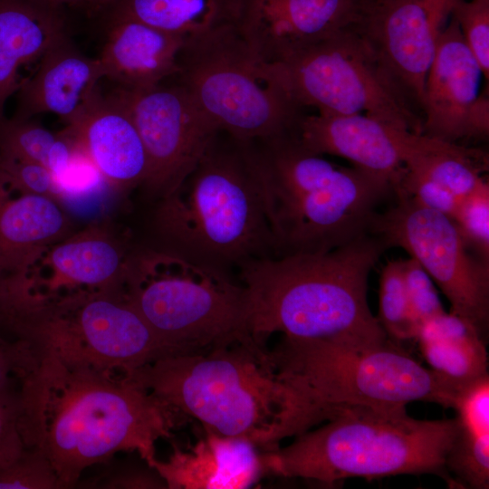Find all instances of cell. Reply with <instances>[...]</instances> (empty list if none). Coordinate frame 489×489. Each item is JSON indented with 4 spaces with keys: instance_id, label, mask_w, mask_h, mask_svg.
<instances>
[{
    "instance_id": "obj_11",
    "label": "cell",
    "mask_w": 489,
    "mask_h": 489,
    "mask_svg": "<svg viewBox=\"0 0 489 489\" xmlns=\"http://www.w3.org/2000/svg\"><path fill=\"white\" fill-rule=\"evenodd\" d=\"M392 184L357 168H344L328 184L265 206L276 256L326 252L369 232L377 206Z\"/></svg>"
},
{
    "instance_id": "obj_31",
    "label": "cell",
    "mask_w": 489,
    "mask_h": 489,
    "mask_svg": "<svg viewBox=\"0 0 489 489\" xmlns=\"http://www.w3.org/2000/svg\"><path fill=\"white\" fill-rule=\"evenodd\" d=\"M453 221L470 251L489 264V185L461 198Z\"/></svg>"
},
{
    "instance_id": "obj_19",
    "label": "cell",
    "mask_w": 489,
    "mask_h": 489,
    "mask_svg": "<svg viewBox=\"0 0 489 489\" xmlns=\"http://www.w3.org/2000/svg\"><path fill=\"white\" fill-rule=\"evenodd\" d=\"M34 73L17 91V119L53 113L68 124L74 121L98 93L105 79L98 58L83 54L62 35L41 57Z\"/></svg>"
},
{
    "instance_id": "obj_5",
    "label": "cell",
    "mask_w": 489,
    "mask_h": 489,
    "mask_svg": "<svg viewBox=\"0 0 489 489\" xmlns=\"http://www.w3.org/2000/svg\"><path fill=\"white\" fill-rule=\"evenodd\" d=\"M456 430L455 418L421 420L409 417L406 408H344L321 427L265 451L263 460L266 472L325 484L355 477L433 474L453 487L446 463Z\"/></svg>"
},
{
    "instance_id": "obj_1",
    "label": "cell",
    "mask_w": 489,
    "mask_h": 489,
    "mask_svg": "<svg viewBox=\"0 0 489 489\" xmlns=\"http://www.w3.org/2000/svg\"><path fill=\"white\" fill-rule=\"evenodd\" d=\"M22 388L27 440L44 453L61 488L121 451L137 452L150 466L156 442L180 420L125 377L57 351L23 377Z\"/></svg>"
},
{
    "instance_id": "obj_36",
    "label": "cell",
    "mask_w": 489,
    "mask_h": 489,
    "mask_svg": "<svg viewBox=\"0 0 489 489\" xmlns=\"http://www.w3.org/2000/svg\"><path fill=\"white\" fill-rule=\"evenodd\" d=\"M403 275L410 308L419 326L446 312L433 280L415 259L403 261Z\"/></svg>"
},
{
    "instance_id": "obj_24",
    "label": "cell",
    "mask_w": 489,
    "mask_h": 489,
    "mask_svg": "<svg viewBox=\"0 0 489 489\" xmlns=\"http://www.w3.org/2000/svg\"><path fill=\"white\" fill-rule=\"evenodd\" d=\"M39 0H0V121L19 90L20 71L39 61L65 33L62 18Z\"/></svg>"
},
{
    "instance_id": "obj_29",
    "label": "cell",
    "mask_w": 489,
    "mask_h": 489,
    "mask_svg": "<svg viewBox=\"0 0 489 489\" xmlns=\"http://www.w3.org/2000/svg\"><path fill=\"white\" fill-rule=\"evenodd\" d=\"M403 261L388 262L379 279L377 318L387 336L397 341L416 340L419 328L406 291Z\"/></svg>"
},
{
    "instance_id": "obj_16",
    "label": "cell",
    "mask_w": 489,
    "mask_h": 489,
    "mask_svg": "<svg viewBox=\"0 0 489 489\" xmlns=\"http://www.w3.org/2000/svg\"><path fill=\"white\" fill-rule=\"evenodd\" d=\"M362 0H244L239 29L254 53L274 63L352 28Z\"/></svg>"
},
{
    "instance_id": "obj_38",
    "label": "cell",
    "mask_w": 489,
    "mask_h": 489,
    "mask_svg": "<svg viewBox=\"0 0 489 489\" xmlns=\"http://www.w3.org/2000/svg\"><path fill=\"white\" fill-rule=\"evenodd\" d=\"M50 353L30 342L0 334V387L15 376L37 369Z\"/></svg>"
},
{
    "instance_id": "obj_27",
    "label": "cell",
    "mask_w": 489,
    "mask_h": 489,
    "mask_svg": "<svg viewBox=\"0 0 489 489\" xmlns=\"http://www.w3.org/2000/svg\"><path fill=\"white\" fill-rule=\"evenodd\" d=\"M129 17L183 39L239 26L244 0H113Z\"/></svg>"
},
{
    "instance_id": "obj_10",
    "label": "cell",
    "mask_w": 489,
    "mask_h": 489,
    "mask_svg": "<svg viewBox=\"0 0 489 489\" xmlns=\"http://www.w3.org/2000/svg\"><path fill=\"white\" fill-rule=\"evenodd\" d=\"M397 202L373 216L369 232L386 247L405 249L429 274L451 304L450 312L475 327L486 340L489 264L465 244L450 217L394 191Z\"/></svg>"
},
{
    "instance_id": "obj_20",
    "label": "cell",
    "mask_w": 489,
    "mask_h": 489,
    "mask_svg": "<svg viewBox=\"0 0 489 489\" xmlns=\"http://www.w3.org/2000/svg\"><path fill=\"white\" fill-rule=\"evenodd\" d=\"M186 448L174 447L166 461L150 465L167 488L240 489L255 484L266 472L263 454L252 442L206 430Z\"/></svg>"
},
{
    "instance_id": "obj_9",
    "label": "cell",
    "mask_w": 489,
    "mask_h": 489,
    "mask_svg": "<svg viewBox=\"0 0 489 489\" xmlns=\"http://www.w3.org/2000/svg\"><path fill=\"white\" fill-rule=\"evenodd\" d=\"M267 66L302 109L311 107L325 114H366L422 133V119L353 27Z\"/></svg>"
},
{
    "instance_id": "obj_32",
    "label": "cell",
    "mask_w": 489,
    "mask_h": 489,
    "mask_svg": "<svg viewBox=\"0 0 489 489\" xmlns=\"http://www.w3.org/2000/svg\"><path fill=\"white\" fill-rule=\"evenodd\" d=\"M0 489H61L57 475L41 448L26 446L0 467Z\"/></svg>"
},
{
    "instance_id": "obj_39",
    "label": "cell",
    "mask_w": 489,
    "mask_h": 489,
    "mask_svg": "<svg viewBox=\"0 0 489 489\" xmlns=\"http://www.w3.org/2000/svg\"><path fill=\"white\" fill-rule=\"evenodd\" d=\"M52 5L59 4V3H77V2H91V3H98V0H44Z\"/></svg>"
},
{
    "instance_id": "obj_34",
    "label": "cell",
    "mask_w": 489,
    "mask_h": 489,
    "mask_svg": "<svg viewBox=\"0 0 489 489\" xmlns=\"http://www.w3.org/2000/svg\"><path fill=\"white\" fill-rule=\"evenodd\" d=\"M24 400L20 376L0 387V467L27 446L21 433Z\"/></svg>"
},
{
    "instance_id": "obj_8",
    "label": "cell",
    "mask_w": 489,
    "mask_h": 489,
    "mask_svg": "<svg viewBox=\"0 0 489 489\" xmlns=\"http://www.w3.org/2000/svg\"><path fill=\"white\" fill-rule=\"evenodd\" d=\"M172 78L220 130L243 141L291 131L303 114L251 50L239 26L186 39Z\"/></svg>"
},
{
    "instance_id": "obj_21",
    "label": "cell",
    "mask_w": 489,
    "mask_h": 489,
    "mask_svg": "<svg viewBox=\"0 0 489 489\" xmlns=\"http://www.w3.org/2000/svg\"><path fill=\"white\" fill-rule=\"evenodd\" d=\"M185 39L140 21L113 15L98 59L105 79L127 91L156 86L178 72Z\"/></svg>"
},
{
    "instance_id": "obj_33",
    "label": "cell",
    "mask_w": 489,
    "mask_h": 489,
    "mask_svg": "<svg viewBox=\"0 0 489 489\" xmlns=\"http://www.w3.org/2000/svg\"><path fill=\"white\" fill-rule=\"evenodd\" d=\"M450 16L477 61L483 76L489 78V0H455Z\"/></svg>"
},
{
    "instance_id": "obj_40",
    "label": "cell",
    "mask_w": 489,
    "mask_h": 489,
    "mask_svg": "<svg viewBox=\"0 0 489 489\" xmlns=\"http://www.w3.org/2000/svg\"><path fill=\"white\" fill-rule=\"evenodd\" d=\"M2 320H1V305H0V334L4 336L3 332H2Z\"/></svg>"
},
{
    "instance_id": "obj_7",
    "label": "cell",
    "mask_w": 489,
    "mask_h": 489,
    "mask_svg": "<svg viewBox=\"0 0 489 489\" xmlns=\"http://www.w3.org/2000/svg\"><path fill=\"white\" fill-rule=\"evenodd\" d=\"M127 298L176 355L254 340L244 286L176 253L134 256Z\"/></svg>"
},
{
    "instance_id": "obj_13",
    "label": "cell",
    "mask_w": 489,
    "mask_h": 489,
    "mask_svg": "<svg viewBox=\"0 0 489 489\" xmlns=\"http://www.w3.org/2000/svg\"><path fill=\"white\" fill-rule=\"evenodd\" d=\"M120 90L147 156L142 187L160 198L190 173L219 129L173 78L147 89Z\"/></svg>"
},
{
    "instance_id": "obj_30",
    "label": "cell",
    "mask_w": 489,
    "mask_h": 489,
    "mask_svg": "<svg viewBox=\"0 0 489 489\" xmlns=\"http://www.w3.org/2000/svg\"><path fill=\"white\" fill-rule=\"evenodd\" d=\"M56 137L31 119L5 118L0 121V155L44 166Z\"/></svg>"
},
{
    "instance_id": "obj_15",
    "label": "cell",
    "mask_w": 489,
    "mask_h": 489,
    "mask_svg": "<svg viewBox=\"0 0 489 489\" xmlns=\"http://www.w3.org/2000/svg\"><path fill=\"white\" fill-rule=\"evenodd\" d=\"M481 75L477 61L451 17L425 81L422 134L455 143L487 136L489 100L479 93Z\"/></svg>"
},
{
    "instance_id": "obj_25",
    "label": "cell",
    "mask_w": 489,
    "mask_h": 489,
    "mask_svg": "<svg viewBox=\"0 0 489 489\" xmlns=\"http://www.w3.org/2000/svg\"><path fill=\"white\" fill-rule=\"evenodd\" d=\"M416 340L429 369L461 388L488 374L485 340L456 314L445 312L422 322Z\"/></svg>"
},
{
    "instance_id": "obj_4",
    "label": "cell",
    "mask_w": 489,
    "mask_h": 489,
    "mask_svg": "<svg viewBox=\"0 0 489 489\" xmlns=\"http://www.w3.org/2000/svg\"><path fill=\"white\" fill-rule=\"evenodd\" d=\"M155 225L167 251L225 272L276 256L251 141L217 130L190 173L160 197Z\"/></svg>"
},
{
    "instance_id": "obj_18",
    "label": "cell",
    "mask_w": 489,
    "mask_h": 489,
    "mask_svg": "<svg viewBox=\"0 0 489 489\" xmlns=\"http://www.w3.org/2000/svg\"><path fill=\"white\" fill-rule=\"evenodd\" d=\"M90 158L104 182L117 189L142 186L145 149L120 89L100 91L65 129Z\"/></svg>"
},
{
    "instance_id": "obj_3",
    "label": "cell",
    "mask_w": 489,
    "mask_h": 489,
    "mask_svg": "<svg viewBox=\"0 0 489 489\" xmlns=\"http://www.w3.org/2000/svg\"><path fill=\"white\" fill-rule=\"evenodd\" d=\"M387 247L366 233L334 249L265 257L239 265L260 344L281 332L295 340L372 345L388 336L368 302L369 273Z\"/></svg>"
},
{
    "instance_id": "obj_12",
    "label": "cell",
    "mask_w": 489,
    "mask_h": 489,
    "mask_svg": "<svg viewBox=\"0 0 489 489\" xmlns=\"http://www.w3.org/2000/svg\"><path fill=\"white\" fill-rule=\"evenodd\" d=\"M60 355L120 374L175 356L127 296L79 290L58 298Z\"/></svg>"
},
{
    "instance_id": "obj_26",
    "label": "cell",
    "mask_w": 489,
    "mask_h": 489,
    "mask_svg": "<svg viewBox=\"0 0 489 489\" xmlns=\"http://www.w3.org/2000/svg\"><path fill=\"white\" fill-rule=\"evenodd\" d=\"M456 434L446 456V469L456 487H489V375L466 385L457 394Z\"/></svg>"
},
{
    "instance_id": "obj_37",
    "label": "cell",
    "mask_w": 489,
    "mask_h": 489,
    "mask_svg": "<svg viewBox=\"0 0 489 489\" xmlns=\"http://www.w3.org/2000/svg\"><path fill=\"white\" fill-rule=\"evenodd\" d=\"M393 191H401L420 205L451 219L454 218L460 202V198L445 187L406 168Z\"/></svg>"
},
{
    "instance_id": "obj_6",
    "label": "cell",
    "mask_w": 489,
    "mask_h": 489,
    "mask_svg": "<svg viewBox=\"0 0 489 489\" xmlns=\"http://www.w3.org/2000/svg\"><path fill=\"white\" fill-rule=\"evenodd\" d=\"M268 352L281 379L331 417L344 408L394 410L414 401L453 408L462 388L389 340L355 345L283 337Z\"/></svg>"
},
{
    "instance_id": "obj_35",
    "label": "cell",
    "mask_w": 489,
    "mask_h": 489,
    "mask_svg": "<svg viewBox=\"0 0 489 489\" xmlns=\"http://www.w3.org/2000/svg\"><path fill=\"white\" fill-rule=\"evenodd\" d=\"M0 180L12 192L58 199L51 172L42 164L0 155Z\"/></svg>"
},
{
    "instance_id": "obj_42",
    "label": "cell",
    "mask_w": 489,
    "mask_h": 489,
    "mask_svg": "<svg viewBox=\"0 0 489 489\" xmlns=\"http://www.w3.org/2000/svg\"><path fill=\"white\" fill-rule=\"evenodd\" d=\"M60 317V316H59ZM61 320V319H60ZM61 331H62V322H61ZM61 340H62V332H61ZM61 347V346H60ZM60 350V349H59ZM59 352V351H58Z\"/></svg>"
},
{
    "instance_id": "obj_17",
    "label": "cell",
    "mask_w": 489,
    "mask_h": 489,
    "mask_svg": "<svg viewBox=\"0 0 489 489\" xmlns=\"http://www.w3.org/2000/svg\"><path fill=\"white\" fill-rule=\"evenodd\" d=\"M408 130L366 114H302L293 133L306 149L348 159L354 168L389 181L393 188L404 169Z\"/></svg>"
},
{
    "instance_id": "obj_22",
    "label": "cell",
    "mask_w": 489,
    "mask_h": 489,
    "mask_svg": "<svg viewBox=\"0 0 489 489\" xmlns=\"http://www.w3.org/2000/svg\"><path fill=\"white\" fill-rule=\"evenodd\" d=\"M132 259L107 230L90 227L48 250L44 283L51 292L69 287L127 296Z\"/></svg>"
},
{
    "instance_id": "obj_28",
    "label": "cell",
    "mask_w": 489,
    "mask_h": 489,
    "mask_svg": "<svg viewBox=\"0 0 489 489\" xmlns=\"http://www.w3.org/2000/svg\"><path fill=\"white\" fill-rule=\"evenodd\" d=\"M404 165L450 190L460 199L488 185L482 176L488 157L455 142L407 131L404 139Z\"/></svg>"
},
{
    "instance_id": "obj_2",
    "label": "cell",
    "mask_w": 489,
    "mask_h": 489,
    "mask_svg": "<svg viewBox=\"0 0 489 489\" xmlns=\"http://www.w3.org/2000/svg\"><path fill=\"white\" fill-rule=\"evenodd\" d=\"M120 375L206 431L265 451L331 418L281 379L255 340L162 358Z\"/></svg>"
},
{
    "instance_id": "obj_41",
    "label": "cell",
    "mask_w": 489,
    "mask_h": 489,
    "mask_svg": "<svg viewBox=\"0 0 489 489\" xmlns=\"http://www.w3.org/2000/svg\"><path fill=\"white\" fill-rule=\"evenodd\" d=\"M113 0H98L99 4L100 3H109V2H112Z\"/></svg>"
},
{
    "instance_id": "obj_14",
    "label": "cell",
    "mask_w": 489,
    "mask_h": 489,
    "mask_svg": "<svg viewBox=\"0 0 489 489\" xmlns=\"http://www.w3.org/2000/svg\"><path fill=\"white\" fill-rule=\"evenodd\" d=\"M454 1L362 0L353 26L420 110L427 73Z\"/></svg>"
},
{
    "instance_id": "obj_23",
    "label": "cell",
    "mask_w": 489,
    "mask_h": 489,
    "mask_svg": "<svg viewBox=\"0 0 489 489\" xmlns=\"http://www.w3.org/2000/svg\"><path fill=\"white\" fill-rule=\"evenodd\" d=\"M68 230L56 199L12 192L0 180V278L28 273Z\"/></svg>"
}]
</instances>
